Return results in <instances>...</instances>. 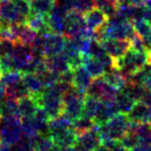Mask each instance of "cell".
Wrapping results in <instances>:
<instances>
[{
  "label": "cell",
  "instance_id": "bcb514c9",
  "mask_svg": "<svg viewBox=\"0 0 151 151\" xmlns=\"http://www.w3.org/2000/svg\"><path fill=\"white\" fill-rule=\"evenodd\" d=\"M94 151H111V150L108 147H106L105 145H103L102 144H101Z\"/></svg>",
  "mask_w": 151,
  "mask_h": 151
},
{
  "label": "cell",
  "instance_id": "603a6c76",
  "mask_svg": "<svg viewBox=\"0 0 151 151\" xmlns=\"http://www.w3.org/2000/svg\"><path fill=\"white\" fill-rule=\"evenodd\" d=\"M18 114L20 118L32 117L37 109L38 104L33 96H27L17 101Z\"/></svg>",
  "mask_w": 151,
  "mask_h": 151
},
{
  "label": "cell",
  "instance_id": "7402d4cb",
  "mask_svg": "<svg viewBox=\"0 0 151 151\" xmlns=\"http://www.w3.org/2000/svg\"><path fill=\"white\" fill-rule=\"evenodd\" d=\"M82 65L85 67V69L88 71L93 78L102 77L106 72L105 68L103 67V65L99 59L89 57V55H82Z\"/></svg>",
  "mask_w": 151,
  "mask_h": 151
},
{
  "label": "cell",
  "instance_id": "d590c367",
  "mask_svg": "<svg viewBox=\"0 0 151 151\" xmlns=\"http://www.w3.org/2000/svg\"><path fill=\"white\" fill-rule=\"evenodd\" d=\"M15 42L8 38H0V57H12Z\"/></svg>",
  "mask_w": 151,
  "mask_h": 151
},
{
  "label": "cell",
  "instance_id": "4dcf8cb0",
  "mask_svg": "<svg viewBox=\"0 0 151 151\" xmlns=\"http://www.w3.org/2000/svg\"><path fill=\"white\" fill-rule=\"evenodd\" d=\"M1 116H19L17 101L4 97L1 104Z\"/></svg>",
  "mask_w": 151,
  "mask_h": 151
},
{
  "label": "cell",
  "instance_id": "ee69618b",
  "mask_svg": "<svg viewBox=\"0 0 151 151\" xmlns=\"http://www.w3.org/2000/svg\"><path fill=\"white\" fill-rule=\"evenodd\" d=\"M5 91H6V86L0 81V101H2L4 97H5Z\"/></svg>",
  "mask_w": 151,
  "mask_h": 151
},
{
  "label": "cell",
  "instance_id": "74e56055",
  "mask_svg": "<svg viewBox=\"0 0 151 151\" xmlns=\"http://www.w3.org/2000/svg\"><path fill=\"white\" fill-rule=\"evenodd\" d=\"M94 7V0H75L74 10L78 11L82 14L93 9Z\"/></svg>",
  "mask_w": 151,
  "mask_h": 151
},
{
  "label": "cell",
  "instance_id": "5bb4252c",
  "mask_svg": "<svg viewBox=\"0 0 151 151\" xmlns=\"http://www.w3.org/2000/svg\"><path fill=\"white\" fill-rule=\"evenodd\" d=\"M119 113L118 108L114 101H101L99 108L93 118V121L96 125H100L109 121L113 116Z\"/></svg>",
  "mask_w": 151,
  "mask_h": 151
},
{
  "label": "cell",
  "instance_id": "6da1fadb",
  "mask_svg": "<svg viewBox=\"0 0 151 151\" xmlns=\"http://www.w3.org/2000/svg\"><path fill=\"white\" fill-rule=\"evenodd\" d=\"M136 34L132 22L113 15L100 30L96 32V39L101 42L105 39H129Z\"/></svg>",
  "mask_w": 151,
  "mask_h": 151
},
{
  "label": "cell",
  "instance_id": "44dd1931",
  "mask_svg": "<svg viewBox=\"0 0 151 151\" xmlns=\"http://www.w3.org/2000/svg\"><path fill=\"white\" fill-rule=\"evenodd\" d=\"M21 81L28 92L33 97H37L38 94L41 93V91L44 89V86L42 85L40 79L38 78L37 74L35 73H24L22 74Z\"/></svg>",
  "mask_w": 151,
  "mask_h": 151
},
{
  "label": "cell",
  "instance_id": "f6af8a7d",
  "mask_svg": "<svg viewBox=\"0 0 151 151\" xmlns=\"http://www.w3.org/2000/svg\"><path fill=\"white\" fill-rule=\"evenodd\" d=\"M0 151H12V146L0 142Z\"/></svg>",
  "mask_w": 151,
  "mask_h": 151
},
{
  "label": "cell",
  "instance_id": "5b68a950",
  "mask_svg": "<svg viewBox=\"0 0 151 151\" xmlns=\"http://www.w3.org/2000/svg\"><path fill=\"white\" fill-rule=\"evenodd\" d=\"M85 93L75 88L72 85L62 95L63 109L62 115L72 121L79 118L82 115L83 103L85 100Z\"/></svg>",
  "mask_w": 151,
  "mask_h": 151
},
{
  "label": "cell",
  "instance_id": "d6986e66",
  "mask_svg": "<svg viewBox=\"0 0 151 151\" xmlns=\"http://www.w3.org/2000/svg\"><path fill=\"white\" fill-rule=\"evenodd\" d=\"M128 130L136 136L139 145L151 144V122H130Z\"/></svg>",
  "mask_w": 151,
  "mask_h": 151
},
{
  "label": "cell",
  "instance_id": "60d3db41",
  "mask_svg": "<svg viewBox=\"0 0 151 151\" xmlns=\"http://www.w3.org/2000/svg\"><path fill=\"white\" fill-rule=\"evenodd\" d=\"M129 151H151V144L149 145H138Z\"/></svg>",
  "mask_w": 151,
  "mask_h": 151
},
{
  "label": "cell",
  "instance_id": "8fae6325",
  "mask_svg": "<svg viewBox=\"0 0 151 151\" xmlns=\"http://www.w3.org/2000/svg\"><path fill=\"white\" fill-rule=\"evenodd\" d=\"M0 21L15 24L26 23L13 0H0Z\"/></svg>",
  "mask_w": 151,
  "mask_h": 151
},
{
  "label": "cell",
  "instance_id": "7bdbcfd3",
  "mask_svg": "<svg viewBox=\"0 0 151 151\" xmlns=\"http://www.w3.org/2000/svg\"><path fill=\"white\" fill-rule=\"evenodd\" d=\"M60 151H87V150L78 147L77 145H72V146H69V147L62 148V149H60Z\"/></svg>",
  "mask_w": 151,
  "mask_h": 151
},
{
  "label": "cell",
  "instance_id": "30bf717a",
  "mask_svg": "<svg viewBox=\"0 0 151 151\" xmlns=\"http://www.w3.org/2000/svg\"><path fill=\"white\" fill-rule=\"evenodd\" d=\"M101 144V139L100 133H99L98 126L95 125L93 128L84 131L81 134H78L75 145L87 151H94Z\"/></svg>",
  "mask_w": 151,
  "mask_h": 151
},
{
  "label": "cell",
  "instance_id": "d4e9b609",
  "mask_svg": "<svg viewBox=\"0 0 151 151\" xmlns=\"http://www.w3.org/2000/svg\"><path fill=\"white\" fill-rule=\"evenodd\" d=\"M25 24L30 27L32 30L37 32V33H44V32H49L46 24V15L34 14L31 13L29 17L27 18Z\"/></svg>",
  "mask_w": 151,
  "mask_h": 151
},
{
  "label": "cell",
  "instance_id": "8d00e7d4",
  "mask_svg": "<svg viewBox=\"0 0 151 151\" xmlns=\"http://www.w3.org/2000/svg\"><path fill=\"white\" fill-rule=\"evenodd\" d=\"M120 142H121V145L127 150L132 149L135 147V146H137L139 145V142L137 140L136 136L129 130L121 138Z\"/></svg>",
  "mask_w": 151,
  "mask_h": 151
},
{
  "label": "cell",
  "instance_id": "4fadbf2b",
  "mask_svg": "<svg viewBox=\"0 0 151 151\" xmlns=\"http://www.w3.org/2000/svg\"><path fill=\"white\" fill-rule=\"evenodd\" d=\"M83 17H84L87 29L92 32H97L100 30L109 18L101 10L98 9L96 7H94L93 9L85 13Z\"/></svg>",
  "mask_w": 151,
  "mask_h": 151
},
{
  "label": "cell",
  "instance_id": "f1b7e54d",
  "mask_svg": "<svg viewBox=\"0 0 151 151\" xmlns=\"http://www.w3.org/2000/svg\"><path fill=\"white\" fill-rule=\"evenodd\" d=\"M146 87L144 84H138V83H131L127 82L126 85L124 86V88L122 91H124L125 94H127L128 96L133 99L135 101H139L142 100V96L146 92Z\"/></svg>",
  "mask_w": 151,
  "mask_h": 151
},
{
  "label": "cell",
  "instance_id": "ba28073f",
  "mask_svg": "<svg viewBox=\"0 0 151 151\" xmlns=\"http://www.w3.org/2000/svg\"><path fill=\"white\" fill-rule=\"evenodd\" d=\"M33 58L34 55L32 54L30 46L23 45L19 42H15L14 53L12 55L14 70H17L23 74L26 71L28 65L30 64Z\"/></svg>",
  "mask_w": 151,
  "mask_h": 151
},
{
  "label": "cell",
  "instance_id": "ffe728a7",
  "mask_svg": "<svg viewBox=\"0 0 151 151\" xmlns=\"http://www.w3.org/2000/svg\"><path fill=\"white\" fill-rule=\"evenodd\" d=\"M131 22H132L135 33L142 39L146 48L150 50L151 49V26L144 18L134 19Z\"/></svg>",
  "mask_w": 151,
  "mask_h": 151
},
{
  "label": "cell",
  "instance_id": "9c48e42d",
  "mask_svg": "<svg viewBox=\"0 0 151 151\" xmlns=\"http://www.w3.org/2000/svg\"><path fill=\"white\" fill-rule=\"evenodd\" d=\"M65 41L66 37L63 35L44 32V45H43L44 57H51L62 53L64 50Z\"/></svg>",
  "mask_w": 151,
  "mask_h": 151
},
{
  "label": "cell",
  "instance_id": "c3c4849f",
  "mask_svg": "<svg viewBox=\"0 0 151 151\" xmlns=\"http://www.w3.org/2000/svg\"><path fill=\"white\" fill-rule=\"evenodd\" d=\"M149 52H150V55H151V49H150V50H149Z\"/></svg>",
  "mask_w": 151,
  "mask_h": 151
},
{
  "label": "cell",
  "instance_id": "277c9868",
  "mask_svg": "<svg viewBox=\"0 0 151 151\" xmlns=\"http://www.w3.org/2000/svg\"><path fill=\"white\" fill-rule=\"evenodd\" d=\"M39 107L45 111L49 119H54L62 114V94L55 85L45 87L37 97H34Z\"/></svg>",
  "mask_w": 151,
  "mask_h": 151
},
{
  "label": "cell",
  "instance_id": "681fc988",
  "mask_svg": "<svg viewBox=\"0 0 151 151\" xmlns=\"http://www.w3.org/2000/svg\"><path fill=\"white\" fill-rule=\"evenodd\" d=\"M0 77H1V73H0Z\"/></svg>",
  "mask_w": 151,
  "mask_h": 151
},
{
  "label": "cell",
  "instance_id": "e575fe53",
  "mask_svg": "<svg viewBox=\"0 0 151 151\" xmlns=\"http://www.w3.org/2000/svg\"><path fill=\"white\" fill-rule=\"evenodd\" d=\"M37 76L38 77V78L40 79V81L42 83V85L44 86V88L45 87L54 85L55 83L58 81V75L51 72L48 69L43 70L42 72L37 74Z\"/></svg>",
  "mask_w": 151,
  "mask_h": 151
},
{
  "label": "cell",
  "instance_id": "d6a6232c",
  "mask_svg": "<svg viewBox=\"0 0 151 151\" xmlns=\"http://www.w3.org/2000/svg\"><path fill=\"white\" fill-rule=\"evenodd\" d=\"M95 125L96 124H95L93 119L86 117L84 115H81L79 118L73 121V129L76 131L77 135L93 128Z\"/></svg>",
  "mask_w": 151,
  "mask_h": 151
},
{
  "label": "cell",
  "instance_id": "484cf974",
  "mask_svg": "<svg viewBox=\"0 0 151 151\" xmlns=\"http://www.w3.org/2000/svg\"><path fill=\"white\" fill-rule=\"evenodd\" d=\"M57 0H33L31 1V13L47 15L57 5Z\"/></svg>",
  "mask_w": 151,
  "mask_h": 151
},
{
  "label": "cell",
  "instance_id": "e0dca14e",
  "mask_svg": "<svg viewBox=\"0 0 151 151\" xmlns=\"http://www.w3.org/2000/svg\"><path fill=\"white\" fill-rule=\"evenodd\" d=\"M49 136L60 149L75 145L77 141V133L73 128L58 131L50 134Z\"/></svg>",
  "mask_w": 151,
  "mask_h": 151
},
{
  "label": "cell",
  "instance_id": "ac0fdd59",
  "mask_svg": "<svg viewBox=\"0 0 151 151\" xmlns=\"http://www.w3.org/2000/svg\"><path fill=\"white\" fill-rule=\"evenodd\" d=\"M73 70V81L72 85L75 88L78 89L81 92H86L87 88L93 81L92 76L85 69L83 65H79Z\"/></svg>",
  "mask_w": 151,
  "mask_h": 151
},
{
  "label": "cell",
  "instance_id": "2e32d148",
  "mask_svg": "<svg viewBox=\"0 0 151 151\" xmlns=\"http://www.w3.org/2000/svg\"><path fill=\"white\" fill-rule=\"evenodd\" d=\"M45 64L47 69L58 76L64 73L65 71L71 69L68 58L63 53H59L58 55H51V57H46Z\"/></svg>",
  "mask_w": 151,
  "mask_h": 151
},
{
  "label": "cell",
  "instance_id": "3957f363",
  "mask_svg": "<svg viewBox=\"0 0 151 151\" xmlns=\"http://www.w3.org/2000/svg\"><path fill=\"white\" fill-rule=\"evenodd\" d=\"M130 120L124 113H118L109 121L98 126L101 141L115 140L120 141L121 138L128 131Z\"/></svg>",
  "mask_w": 151,
  "mask_h": 151
},
{
  "label": "cell",
  "instance_id": "cb8c5ba5",
  "mask_svg": "<svg viewBox=\"0 0 151 151\" xmlns=\"http://www.w3.org/2000/svg\"><path fill=\"white\" fill-rule=\"evenodd\" d=\"M102 78L104 79L109 85L114 87V88H116L119 91L124 89L127 83L126 78L120 72V71H118L116 69H112V70L105 72L104 75L102 76Z\"/></svg>",
  "mask_w": 151,
  "mask_h": 151
},
{
  "label": "cell",
  "instance_id": "7dc6e473",
  "mask_svg": "<svg viewBox=\"0 0 151 151\" xmlns=\"http://www.w3.org/2000/svg\"><path fill=\"white\" fill-rule=\"evenodd\" d=\"M28 1H30V2H31V1H33V0H28Z\"/></svg>",
  "mask_w": 151,
  "mask_h": 151
},
{
  "label": "cell",
  "instance_id": "1f68e13d",
  "mask_svg": "<svg viewBox=\"0 0 151 151\" xmlns=\"http://www.w3.org/2000/svg\"><path fill=\"white\" fill-rule=\"evenodd\" d=\"M94 5L101 10L108 17L115 15L119 4L116 0H94Z\"/></svg>",
  "mask_w": 151,
  "mask_h": 151
},
{
  "label": "cell",
  "instance_id": "9a60e30c",
  "mask_svg": "<svg viewBox=\"0 0 151 151\" xmlns=\"http://www.w3.org/2000/svg\"><path fill=\"white\" fill-rule=\"evenodd\" d=\"M126 115L130 122H151V107L141 101L135 102Z\"/></svg>",
  "mask_w": 151,
  "mask_h": 151
},
{
  "label": "cell",
  "instance_id": "83f0119b",
  "mask_svg": "<svg viewBox=\"0 0 151 151\" xmlns=\"http://www.w3.org/2000/svg\"><path fill=\"white\" fill-rule=\"evenodd\" d=\"M37 33L28 27L26 24H19L18 28V34H17V41L23 45L31 46L32 43L34 42Z\"/></svg>",
  "mask_w": 151,
  "mask_h": 151
},
{
  "label": "cell",
  "instance_id": "b9f144b4",
  "mask_svg": "<svg viewBox=\"0 0 151 151\" xmlns=\"http://www.w3.org/2000/svg\"><path fill=\"white\" fill-rule=\"evenodd\" d=\"M142 18L147 21V23L151 26V8H145Z\"/></svg>",
  "mask_w": 151,
  "mask_h": 151
},
{
  "label": "cell",
  "instance_id": "8992f818",
  "mask_svg": "<svg viewBox=\"0 0 151 151\" xmlns=\"http://www.w3.org/2000/svg\"><path fill=\"white\" fill-rule=\"evenodd\" d=\"M19 116L0 117V142L11 146L14 145L22 137Z\"/></svg>",
  "mask_w": 151,
  "mask_h": 151
},
{
  "label": "cell",
  "instance_id": "f546056e",
  "mask_svg": "<svg viewBox=\"0 0 151 151\" xmlns=\"http://www.w3.org/2000/svg\"><path fill=\"white\" fill-rule=\"evenodd\" d=\"M27 96H31L28 92V90L25 88V86L23 85L22 81L17 83V84L14 85H10L6 87V91H5V97L14 99V100H20V99L27 97Z\"/></svg>",
  "mask_w": 151,
  "mask_h": 151
},
{
  "label": "cell",
  "instance_id": "4316f807",
  "mask_svg": "<svg viewBox=\"0 0 151 151\" xmlns=\"http://www.w3.org/2000/svg\"><path fill=\"white\" fill-rule=\"evenodd\" d=\"M114 102L116 104L119 113H124L127 114L132 108L134 103L136 102L133 99H131L128 95L125 94L124 91H119L116 97L114 99Z\"/></svg>",
  "mask_w": 151,
  "mask_h": 151
},
{
  "label": "cell",
  "instance_id": "52a82bcc",
  "mask_svg": "<svg viewBox=\"0 0 151 151\" xmlns=\"http://www.w3.org/2000/svg\"><path fill=\"white\" fill-rule=\"evenodd\" d=\"M118 92L119 90L109 85L102 78V77H99L93 78L91 84L86 90L85 95L95 99H98L100 101H114Z\"/></svg>",
  "mask_w": 151,
  "mask_h": 151
},
{
  "label": "cell",
  "instance_id": "7a4b0ae2",
  "mask_svg": "<svg viewBox=\"0 0 151 151\" xmlns=\"http://www.w3.org/2000/svg\"><path fill=\"white\" fill-rule=\"evenodd\" d=\"M151 63L149 50L137 52L129 49L126 53L118 58H114V69H116L127 78L140 69Z\"/></svg>",
  "mask_w": 151,
  "mask_h": 151
},
{
  "label": "cell",
  "instance_id": "ab89813d",
  "mask_svg": "<svg viewBox=\"0 0 151 151\" xmlns=\"http://www.w3.org/2000/svg\"><path fill=\"white\" fill-rule=\"evenodd\" d=\"M13 70L14 69L12 57H0V73L1 75Z\"/></svg>",
  "mask_w": 151,
  "mask_h": 151
},
{
  "label": "cell",
  "instance_id": "836d02e7",
  "mask_svg": "<svg viewBox=\"0 0 151 151\" xmlns=\"http://www.w3.org/2000/svg\"><path fill=\"white\" fill-rule=\"evenodd\" d=\"M21 79H22V73L17 70L10 71V72L1 75V77H0V81H1V82L6 87L17 84V83L21 81Z\"/></svg>",
  "mask_w": 151,
  "mask_h": 151
},
{
  "label": "cell",
  "instance_id": "7c38bea8",
  "mask_svg": "<svg viewBox=\"0 0 151 151\" xmlns=\"http://www.w3.org/2000/svg\"><path fill=\"white\" fill-rule=\"evenodd\" d=\"M100 43L106 54L113 58L122 57L130 49V42L128 39H105Z\"/></svg>",
  "mask_w": 151,
  "mask_h": 151
},
{
  "label": "cell",
  "instance_id": "f35d334b",
  "mask_svg": "<svg viewBox=\"0 0 151 151\" xmlns=\"http://www.w3.org/2000/svg\"><path fill=\"white\" fill-rule=\"evenodd\" d=\"M129 42H130V49H132L134 51L142 52V51L148 50L146 48L145 42L142 41V39L139 37L137 34H135L133 37L129 39Z\"/></svg>",
  "mask_w": 151,
  "mask_h": 151
}]
</instances>
